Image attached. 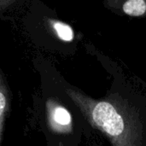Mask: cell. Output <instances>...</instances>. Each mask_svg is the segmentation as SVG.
Listing matches in <instances>:
<instances>
[{"mask_svg":"<svg viewBox=\"0 0 146 146\" xmlns=\"http://www.w3.org/2000/svg\"><path fill=\"white\" fill-rule=\"evenodd\" d=\"M27 22V27L34 42L45 49L58 52L61 44H66L74 39V32L68 24L50 14L40 13L39 9L32 10Z\"/></svg>","mask_w":146,"mask_h":146,"instance_id":"7a4b0ae2","label":"cell"},{"mask_svg":"<svg viewBox=\"0 0 146 146\" xmlns=\"http://www.w3.org/2000/svg\"><path fill=\"white\" fill-rule=\"evenodd\" d=\"M58 146H64V145H63V144H62V143H59Z\"/></svg>","mask_w":146,"mask_h":146,"instance_id":"5b68a950","label":"cell"},{"mask_svg":"<svg viewBox=\"0 0 146 146\" xmlns=\"http://www.w3.org/2000/svg\"><path fill=\"white\" fill-rule=\"evenodd\" d=\"M11 93L6 77L0 68V146L3 144L7 119L10 111Z\"/></svg>","mask_w":146,"mask_h":146,"instance_id":"3957f363","label":"cell"},{"mask_svg":"<svg viewBox=\"0 0 146 146\" xmlns=\"http://www.w3.org/2000/svg\"><path fill=\"white\" fill-rule=\"evenodd\" d=\"M123 10L132 16H140L146 10V3L143 0H130L123 4Z\"/></svg>","mask_w":146,"mask_h":146,"instance_id":"277c9868","label":"cell"},{"mask_svg":"<svg viewBox=\"0 0 146 146\" xmlns=\"http://www.w3.org/2000/svg\"><path fill=\"white\" fill-rule=\"evenodd\" d=\"M42 75L41 95L35 104L41 129L48 146L67 145V139L74 133V116L66 104V94L56 79V70L47 66L38 68Z\"/></svg>","mask_w":146,"mask_h":146,"instance_id":"6da1fadb","label":"cell"}]
</instances>
